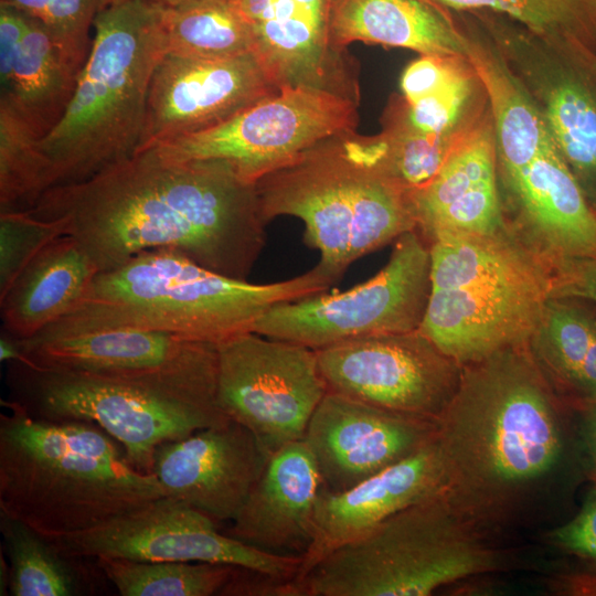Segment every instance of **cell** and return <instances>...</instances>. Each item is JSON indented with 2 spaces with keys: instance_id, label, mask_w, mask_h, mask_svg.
Wrapping results in <instances>:
<instances>
[{
  "instance_id": "6da1fadb",
  "label": "cell",
  "mask_w": 596,
  "mask_h": 596,
  "mask_svg": "<svg viewBox=\"0 0 596 596\" xmlns=\"http://www.w3.org/2000/svg\"><path fill=\"white\" fill-rule=\"evenodd\" d=\"M435 439L443 496L490 540L545 520L574 462L583 461L573 412L528 342L462 366Z\"/></svg>"
},
{
  "instance_id": "7a4b0ae2",
  "label": "cell",
  "mask_w": 596,
  "mask_h": 596,
  "mask_svg": "<svg viewBox=\"0 0 596 596\" xmlns=\"http://www.w3.org/2000/svg\"><path fill=\"white\" fill-rule=\"evenodd\" d=\"M56 221L98 272L138 253L175 251L247 279L266 244L256 183L219 160H177L146 148L91 179L45 191L29 210Z\"/></svg>"
},
{
  "instance_id": "3957f363",
  "label": "cell",
  "mask_w": 596,
  "mask_h": 596,
  "mask_svg": "<svg viewBox=\"0 0 596 596\" xmlns=\"http://www.w3.org/2000/svg\"><path fill=\"white\" fill-rule=\"evenodd\" d=\"M1 405L0 512L41 535L86 531L166 496L98 425L35 418L8 398Z\"/></svg>"
},
{
  "instance_id": "277c9868",
  "label": "cell",
  "mask_w": 596,
  "mask_h": 596,
  "mask_svg": "<svg viewBox=\"0 0 596 596\" xmlns=\"http://www.w3.org/2000/svg\"><path fill=\"white\" fill-rule=\"evenodd\" d=\"M333 284L317 265L286 280L254 284L175 251L150 249L98 273L74 310L32 338L134 328L217 343L252 331L273 306L326 292Z\"/></svg>"
},
{
  "instance_id": "5b68a950",
  "label": "cell",
  "mask_w": 596,
  "mask_h": 596,
  "mask_svg": "<svg viewBox=\"0 0 596 596\" xmlns=\"http://www.w3.org/2000/svg\"><path fill=\"white\" fill-rule=\"evenodd\" d=\"M379 137L324 139L256 182L263 216H294L317 266L336 283L356 259L416 231L406 190L387 169Z\"/></svg>"
},
{
  "instance_id": "8992f818",
  "label": "cell",
  "mask_w": 596,
  "mask_h": 596,
  "mask_svg": "<svg viewBox=\"0 0 596 596\" xmlns=\"http://www.w3.org/2000/svg\"><path fill=\"white\" fill-rule=\"evenodd\" d=\"M163 10L150 0H111L98 12L71 100L40 140L51 188L86 181L139 151L150 82L167 52Z\"/></svg>"
},
{
  "instance_id": "52a82bcc",
  "label": "cell",
  "mask_w": 596,
  "mask_h": 596,
  "mask_svg": "<svg viewBox=\"0 0 596 596\" xmlns=\"http://www.w3.org/2000/svg\"><path fill=\"white\" fill-rule=\"evenodd\" d=\"M419 330L460 365L526 343L552 296L551 265L509 228L444 233L429 243Z\"/></svg>"
},
{
  "instance_id": "ba28073f",
  "label": "cell",
  "mask_w": 596,
  "mask_h": 596,
  "mask_svg": "<svg viewBox=\"0 0 596 596\" xmlns=\"http://www.w3.org/2000/svg\"><path fill=\"white\" fill-rule=\"evenodd\" d=\"M467 56L485 88L508 227L551 266L596 260V212L536 105L497 46L468 35Z\"/></svg>"
},
{
  "instance_id": "9c48e42d",
  "label": "cell",
  "mask_w": 596,
  "mask_h": 596,
  "mask_svg": "<svg viewBox=\"0 0 596 596\" xmlns=\"http://www.w3.org/2000/svg\"><path fill=\"white\" fill-rule=\"evenodd\" d=\"M503 565L440 492L338 546L283 583L280 596H426Z\"/></svg>"
},
{
  "instance_id": "30bf717a",
  "label": "cell",
  "mask_w": 596,
  "mask_h": 596,
  "mask_svg": "<svg viewBox=\"0 0 596 596\" xmlns=\"http://www.w3.org/2000/svg\"><path fill=\"white\" fill-rule=\"evenodd\" d=\"M7 364L8 400L35 418L98 425L146 473L161 444L230 419L217 405L216 385Z\"/></svg>"
},
{
  "instance_id": "8fae6325",
  "label": "cell",
  "mask_w": 596,
  "mask_h": 596,
  "mask_svg": "<svg viewBox=\"0 0 596 596\" xmlns=\"http://www.w3.org/2000/svg\"><path fill=\"white\" fill-rule=\"evenodd\" d=\"M429 291V244L411 231L395 240L387 264L373 277L345 291L277 304L258 318L252 331L313 350L412 331L423 321Z\"/></svg>"
},
{
  "instance_id": "7c38bea8",
  "label": "cell",
  "mask_w": 596,
  "mask_h": 596,
  "mask_svg": "<svg viewBox=\"0 0 596 596\" xmlns=\"http://www.w3.org/2000/svg\"><path fill=\"white\" fill-rule=\"evenodd\" d=\"M358 107L331 92L285 87L220 125L147 148L177 160L223 161L256 183L318 142L356 130Z\"/></svg>"
},
{
  "instance_id": "4fadbf2b",
  "label": "cell",
  "mask_w": 596,
  "mask_h": 596,
  "mask_svg": "<svg viewBox=\"0 0 596 596\" xmlns=\"http://www.w3.org/2000/svg\"><path fill=\"white\" fill-rule=\"evenodd\" d=\"M216 402L270 453L304 439L328 392L317 351L246 331L216 343Z\"/></svg>"
},
{
  "instance_id": "5bb4252c",
  "label": "cell",
  "mask_w": 596,
  "mask_h": 596,
  "mask_svg": "<svg viewBox=\"0 0 596 596\" xmlns=\"http://www.w3.org/2000/svg\"><path fill=\"white\" fill-rule=\"evenodd\" d=\"M45 538L72 557L228 564L281 582L294 578L302 563V557L273 555L248 546L220 531L209 517L168 496L96 528Z\"/></svg>"
},
{
  "instance_id": "9a60e30c",
  "label": "cell",
  "mask_w": 596,
  "mask_h": 596,
  "mask_svg": "<svg viewBox=\"0 0 596 596\" xmlns=\"http://www.w3.org/2000/svg\"><path fill=\"white\" fill-rule=\"evenodd\" d=\"M328 391L394 413L436 422L462 365L419 329L343 341L316 350Z\"/></svg>"
},
{
  "instance_id": "2e32d148",
  "label": "cell",
  "mask_w": 596,
  "mask_h": 596,
  "mask_svg": "<svg viewBox=\"0 0 596 596\" xmlns=\"http://www.w3.org/2000/svg\"><path fill=\"white\" fill-rule=\"evenodd\" d=\"M278 91L253 52L223 60L166 52L150 82L139 151L220 125Z\"/></svg>"
},
{
  "instance_id": "e0dca14e",
  "label": "cell",
  "mask_w": 596,
  "mask_h": 596,
  "mask_svg": "<svg viewBox=\"0 0 596 596\" xmlns=\"http://www.w3.org/2000/svg\"><path fill=\"white\" fill-rule=\"evenodd\" d=\"M19 343L18 361L35 368L216 385V343L167 332L116 328Z\"/></svg>"
},
{
  "instance_id": "ac0fdd59",
  "label": "cell",
  "mask_w": 596,
  "mask_h": 596,
  "mask_svg": "<svg viewBox=\"0 0 596 596\" xmlns=\"http://www.w3.org/2000/svg\"><path fill=\"white\" fill-rule=\"evenodd\" d=\"M546 44V43H545ZM536 105L557 149L596 207V53L577 44L535 46L497 42Z\"/></svg>"
},
{
  "instance_id": "d6986e66",
  "label": "cell",
  "mask_w": 596,
  "mask_h": 596,
  "mask_svg": "<svg viewBox=\"0 0 596 596\" xmlns=\"http://www.w3.org/2000/svg\"><path fill=\"white\" fill-rule=\"evenodd\" d=\"M253 40V53L278 89L306 86L360 104L359 70L331 34L332 0H233Z\"/></svg>"
},
{
  "instance_id": "ffe728a7",
  "label": "cell",
  "mask_w": 596,
  "mask_h": 596,
  "mask_svg": "<svg viewBox=\"0 0 596 596\" xmlns=\"http://www.w3.org/2000/svg\"><path fill=\"white\" fill-rule=\"evenodd\" d=\"M436 422L386 411L328 391L304 441L321 489L341 492L406 458L435 435Z\"/></svg>"
},
{
  "instance_id": "44dd1931",
  "label": "cell",
  "mask_w": 596,
  "mask_h": 596,
  "mask_svg": "<svg viewBox=\"0 0 596 596\" xmlns=\"http://www.w3.org/2000/svg\"><path fill=\"white\" fill-rule=\"evenodd\" d=\"M270 455L230 418L158 446L152 473L166 496L220 524L236 518Z\"/></svg>"
},
{
  "instance_id": "7402d4cb",
  "label": "cell",
  "mask_w": 596,
  "mask_h": 596,
  "mask_svg": "<svg viewBox=\"0 0 596 596\" xmlns=\"http://www.w3.org/2000/svg\"><path fill=\"white\" fill-rule=\"evenodd\" d=\"M416 231L429 243L444 233L491 234L508 227L497 172L489 105L438 173L411 192Z\"/></svg>"
},
{
  "instance_id": "603a6c76",
  "label": "cell",
  "mask_w": 596,
  "mask_h": 596,
  "mask_svg": "<svg viewBox=\"0 0 596 596\" xmlns=\"http://www.w3.org/2000/svg\"><path fill=\"white\" fill-rule=\"evenodd\" d=\"M444 464L434 437L406 458L341 492L320 490L315 538L294 577L398 511L443 492Z\"/></svg>"
},
{
  "instance_id": "cb8c5ba5",
  "label": "cell",
  "mask_w": 596,
  "mask_h": 596,
  "mask_svg": "<svg viewBox=\"0 0 596 596\" xmlns=\"http://www.w3.org/2000/svg\"><path fill=\"white\" fill-rule=\"evenodd\" d=\"M321 490L317 464L297 440L273 453L244 505L223 531L258 551L304 557L315 538V509Z\"/></svg>"
},
{
  "instance_id": "d4e9b609",
  "label": "cell",
  "mask_w": 596,
  "mask_h": 596,
  "mask_svg": "<svg viewBox=\"0 0 596 596\" xmlns=\"http://www.w3.org/2000/svg\"><path fill=\"white\" fill-rule=\"evenodd\" d=\"M79 72L40 22L0 3V103L41 139L63 116Z\"/></svg>"
},
{
  "instance_id": "484cf974",
  "label": "cell",
  "mask_w": 596,
  "mask_h": 596,
  "mask_svg": "<svg viewBox=\"0 0 596 596\" xmlns=\"http://www.w3.org/2000/svg\"><path fill=\"white\" fill-rule=\"evenodd\" d=\"M98 269L70 235L44 247L0 297L3 332L29 339L74 310Z\"/></svg>"
},
{
  "instance_id": "4316f807",
  "label": "cell",
  "mask_w": 596,
  "mask_h": 596,
  "mask_svg": "<svg viewBox=\"0 0 596 596\" xmlns=\"http://www.w3.org/2000/svg\"><path fill=\"white\" fill-rule=\"evenodd\" d=\"M331 34L340 49L364 42L419 55L467 56L468 35L427 0H332Z\"/></svg>"
},
{
  "instance_id": "83f0119b",
  "label": "cell",
  "mask_w": 596,
  "mask_h": 596,
  "mask_svg": "<svg viewBox=\"0 0 596 596\" xmlns=\"http://www.w3.org/2000/svg\"><path fill=\"white\" fill-rule=\"evenodd\" d=\"M401 92L393 98L402 116L426 135L459 131L488 107L476 103L486 93L468 56L421 55L404 70Z\"/></svg>"
},
{
  "instance_id": "f1b7e54d",
  "label": "cell",
  "mask_w": 596,
  "mask_h": 596,
  "mask_svg": "<svg viewBox=\"0 0 596 596\" xmlns=\"http://www.w3.org/2000/svg\"><path fill=\"white\" fill-rule=\"evenodd\" d=\"M528 344L563 400L596 398V315L583 299L551 296Z\"/></svg>"
},
{
  "instance_id": "f546056e",
  "label": "cell",
  "mask_w": 596,
  "mask_h": 596,
  "mask_svg": "<svg viewBox=\"0 0 596 596\" xmlns=\"http://www.w3.org/2000/svg\"><path fill=\"white\" fill-rule=\"evenodd\" d=\"M11 596H83L107 581L94 558L72 557L24 522L0 512Z\"/></svg>"
},
{
  "instance_id": "4dcf8cb0",
  "label": "cell",
  "mask_w": 596,
  "mask_h": 596,
  "mask_svg": "<svg viewBox=\"0 0 596 596\" xmlns=\"http://www.w3.org/2000/svg\"><path fill=\"white\" fill-rule=\"evenodd\" d=\"M167 53L223 60L252 53L251 28L233 0L207 1L163 10Z\"/></svg>"
},
{
  "instance_id": "1f68e13d",
  "label": "cell",
  "mask_w": 596,
  "mask_h": 596,
  "mask_svg": "<svg viewBox=\"0 0 596 596\" xmlns=\"http://www.w3.org/2000/svg\"><path fill=\"white\" fill-rule=\"evenodd\" d=\"M121 596L221 595L240 566L206 562L94 558Z\"/></svg>"
},
{
  "instance_id": "d6a6232c",
  "label": "cell",
  "mask_w": 596,
  "mask_h": 596,
  "mask_svg": "<svg viewBox=\"0 0 596 596\" xmlns=\"http://www.w3.org/2000/svg\"><path fill=\"white\" fill-rule=\"evenodd\" d=\"M40 140L22 116L0 103V212L29 211L51 188Z\"/></svg>"
},
{
  "instance_id": "836d02e7",
  "label": "cell",
  "mask_w": 596,
  "mask_h": 596,
  "mask_svg": "<svg viewBox=\"0 0 596 596\" xmlns=\"http://www.w3.org/2000/svg\"><path fill=\"white\" fill-rule=\"evenodd\" d=\"M451 9L508 14L546 44L579 43L596 53V0H427Z\"/></svg>"
},
{
  "instance_id": "e575fe53",
  "label": "cell",
  "mask_w": 596,
  "mask_h": 596,
  "mask_svg": "<svg viewBox=\"0 0 596 596\" xmlns=\"http://www.w3.org/2000/svg\"><path fill=\"white\" fill-rule=\"evenodd\" d=\"M477 119L454 134L426 135L406 123L392 98L382 118V130L377 134L383 143L387 169L409 192L424 187L438 173Z\"/></svg>"
},
{
  "instance_id": "d590c367",
  "label": "cell",
  "mask_w": 596,
  "mask_h": 596,
  "mask_svg": "<svg viewBox=\"0 0 596 596\" xmlns=\"http://www.w3.org/2000/svg\"><path fill=\"white\" fill-rule=\"evenodd\" d=\"M111 0H0L40 22L72 63L83 68L94 21Z\"/></svg>"
},
{
  "instance_id": "8d00e7d4",
  "label": "cell",
  "mask_w": 596,
  "mask_h": 596,
  "mask_svg": "<svg viewBox=\"0 0 596 596\" xmlns=\"http://www.w3.org/2000/svg\"><path fill=\"white\" fill-rule=\"evenodd\" d=\"M62 235L64 231L56 221L30 211L0 212V297L26 265Z\"/></svg>"
},
{
  "instance_id": "74e56055",
  "label": "cell",
  "mask_w": 596,
  "mask_h": 596,
  "mask_svg": "<svg viewBox=\"0 0 596 596\" xmlns=\"http://www.w3.org/2000/svg\"><path fill=\"white\" fill-rule=\"evenodd\" d=\"M547 541L565 553L596 567V485L587 491L578 512L546 534Z\"/></svg>"
},
{
  "instance_id": "f35d334b",
  "label": "cell",
  "mask_w": 596,
  "mask_h": 596,
  "mask_svg": "<svg viewBox=\"0 0 596 596\" xmlns=\"http://www.w3.org/2000/svg\"><path fill=\"white\" fill-rule=\"evenodd\" d=\"M552 296L574 297L596 306V260L572 258L552 266Z\"/></svg>"
},
{
  "instance_id": "ab89813d",
  "label": "cell",
  "mask_w": 596,
  "mask_h": 596,
  "mask_svg": "<svg viewBox=\"0 0 596 596\" xmlns=\"http://www.w3.org/2000/svg\"><path fill=\"white\" fill-rule=\"evenodd\" d=\"M565 402L570 405L575 418L583 453L584 472L592 483L596 485V398Z\"/></svg>"
},
{
  "instance_id": "60d3db41",
  "label": "cell",
  "mask_w": 596,
  "mask_h": 596,
  "mask_svg": "<svg viewBox=\"0 0 596 596\" xmlns=\"http://www.w3.org/2000/svg\"><path fill=\"white\" fill-rule=\"evenodd\" d=\"M554 594L565 596H596V567L560 573L549 581Z\"/></svg>"
},
{
  "instance_id": "b9f144b4",
  "label": "cell",
  "mask_w": 596,
  "mask_h": 596,
  "mask_svg": "<svg viewBox=\"0 0 596 596\" xmlns=\"http://www.w3.org/2000/svg\"><path fill=\"white\" fill-rule=\"evenodd\" d=\"M0 359L6 363L21 359V348L18 338L2 332L0 339Z\"/></svg>"
},
{
  "instance_id": "7bdbcfd3",
  "label": "cell",
  "mask_w": 596,
  "mask_h": 596,
  "mask_svg": "<svg viewBox=\"0 0 596 596\" xmlns=\"http://www.w3.org/2000/svg\"><path fill=\"white\" fill-rule=\"evenodd\" d=\"M167 7H179L192 3L207 2V1H231V0H150Z\"/></svg>"
},
{
  "instance_id": "ee69618b",
  "label": "cell",
  "mask_w": 596,
  "mask_h": 596,
  "mask_svg": "<svg viewBox=\"0 0 596 596\" xmlns=\"http://www.w3.org/2000/svg\"><path fill=\"white\" fill-rule=\"evenodd\" d=\"M593 209H594V210H595V212H596V207H593Z\"/></svg>"
}]
</instances>
